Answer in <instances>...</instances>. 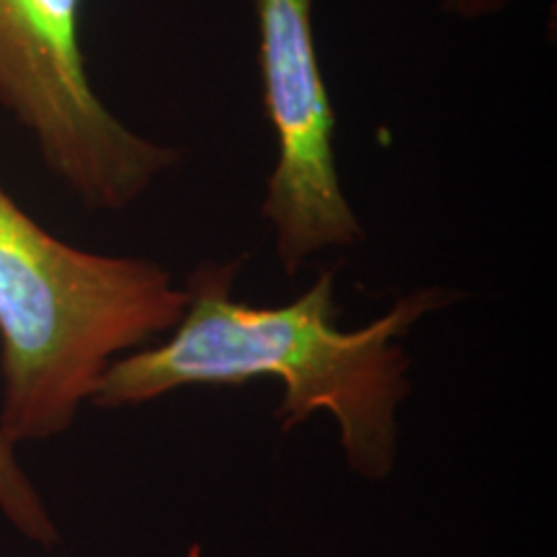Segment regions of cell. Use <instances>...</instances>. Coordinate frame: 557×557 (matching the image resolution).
Listing matches in <instances>:
<instances>
[{
    "instance_id": "3957f363",
    "label": "cell",
    "mask_w": 557,
    "mask_h": 557,
    "mask_svg": "<svg viewBox=\"0 0 557 557\" xmlns=\"http://www.w3.org/2000/svg\"><path fill=\"white\" fill-rule=\"evenodd\" d=\"M81 16L83 0H0V114L81 207L124 212L184 163V150L129 127L101 99Z\"/></svg>"
},
{
    "instance_id": "6da1fadb",
    "label": "cell",
    "mask_w": 557,
    "mask_h": 557,
    "mask_svg": "<svg viewBox=\"0 0 557 557\" xmlns=\"http://www.w3.org/2000/svg\"><path fill=\"white\" fill-rule=\"evenodd\" d=\"M240 259L205 261L186 276V310L160 344L124 354L107 369L90 406L132 408L186 387L282 382L274 418L282 434L315 413L336 421L354 475L387 480L398 462V408L410 395V357L400 338L431 312L465 295L418 287L361 329L336 325V269L318 271L287 305H248L233 297Z\"/></svg>"
},
{
    "instance_id": "277c9868",
    "label": "cell",
    "mask_w": 557,
    "mask_h": 557,
    "mask_svg": "<svg viewBox=\"0 0 557 557\" xmlns=\"http://www.w3.org/2000/svg\"><path fill=\"white\" fill-rule=\"evenodd\" d=\"M263 114L274 135V165L261 220L274 235L284 274L295 276L318 253L367 238L338 171L329 83L315 39V0H250Z\"/></svg>"
},
{
    "instance_id": "7a4b0ae2",
    "label": "cell",
    "mask_w": 557,
    "mask_h": 557,
    "mask_svg": "<svg viewBox=\"0 0 557 557\" xmlns=\"http://www.w3.org/2000/svg\"><path fill=\"white\" fill-rule=\"evenodd\" d=\"M186 289L163 263L60 240L0 184V434L13 447L73 429L107 369L169 336Z\"/></svg>"
},
{
    "instance_id": "5b68a950",
    "label": "cell",
    "mask_w": 557,
    "mask_h": 557,
    "mask_svg": "<svg viewBox=\"0 0 557 557\" xmlns=\"http://www.w3.org/2000/svg\"><path fill=\"white\" fill-rule=\"evenodd\" d=\"M0 513L11 521L24 540L39 547H54L60 542V529L45 500L34 487L32 478L16 459V447L0 434Z\"/></svg>"
},
{
    "instance_id": "8992f818",
    "label": "cell",
    "mask_w": 557,
    "mask_h": 557,
    "mask_svg": "<svg viewBox=\"0 0 557 557\" xmlns=\"http://www.w3.org/2000/svg\"><path fill=\"white\" fill-rule=\"evenodd\" d=\"M513 0H442V11L457 21H487L504 13Z\"/></svg>"
}]
</instances>
